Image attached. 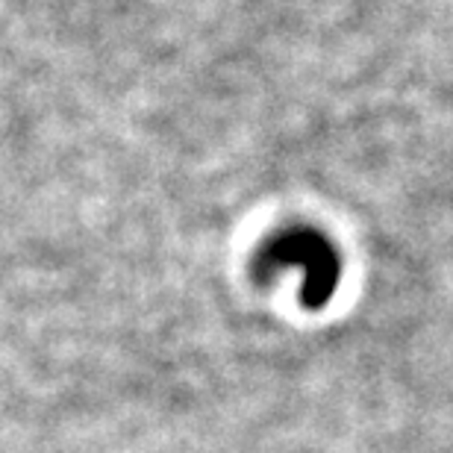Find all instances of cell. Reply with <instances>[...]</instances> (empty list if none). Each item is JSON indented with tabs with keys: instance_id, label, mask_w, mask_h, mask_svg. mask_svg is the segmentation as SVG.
<instances>
[{
	"instance_id": "6da1fadb",
	"label": "cell",
	"mask_w": 453,
	"mask_h": 453,
	"mask_svg": "<svg viewBox=\"0 0 453 453\" xmlns=\"http://www.w3.org/2000/svg\"><path fill=\"white\" fill-rule=\"evenodd\" d=\"M259 265L274 271V268H297L303 277V303L319 310L336 295L339 286V257L330 248V242L324 235L312 230H288L280 233L274 242H268L265 253L259 257Z\"/></svg>"
}]
</instances>
